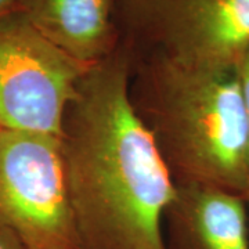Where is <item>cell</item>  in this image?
<instances>
[{"mask_svg":"<svg viewBox=\"0 0 249 249\" xmlns=\"http://www.w3.org/2000/svg\"><path fill=\"white\" fill-rule=\"evenodd\" d=\"M0 249H28L18 237L4 227H0Z\"/></svg>","mask_w":249,"mask_h":249,"instance_id":"cell-9","label":"cell"},{"mask_svg":"<svg viewBox=\"0 0 249 249\" xmlns=\"http://www.w3.org/2000/svg\"><path fill=\"white\" fill-rule=\"evenodd\" d=\"M237 76L240 80L241 93H242V100H244V107H245V114H247V124H248V140H249V47L244 55L241 57L240 62L235 67Z\"/></svg>","mask_w":249,"mask_h":249,"instance_id":"cell-8","label":"cell"},{"mask_svg":"<svg viewBox=\"0 0 249 249\" xmlns=\"http://www.w3.org/2000/svg\"><path fill=\"white\" fill-rule=\"evenodd\" d=\"M118 0H21L18 14L61 52L94 65L121 43Z\"/></svg>","mask_w":249,"mask_h":249,"instance_id":"cell-7","label":"cell"},{"mask_svg":"<svg viewBox=\"0 0 249 249\" xmlns=\"http://www.w3.org/2000/svg\"><path fill=\"white\" fill-rule=\"evenodd\" d=\"M91 65L50 43L21 14L0 21V129L60 137L67 108Z\"/></svg>","mask_w":249,"mask_h":249,"instance_id":"cell-5","label":"cell"},{"mask_svg":"<svg viewBox=\"0 0 249 249\" xmlns=\"http://www.w3.org/2000/svg\"><path fill=\"white\" fill-rule=\"evenodd\" d=\"M121 40L134 57L235 70L249 47V0H118Z\"/></svg>","mask_w":249,"mask_h":249,"instance_id":"cell-3","label":"cell"},{"mask_svg":"<svg viewBox=\"0 0 249 249\" xmlns=\"http://www.w3.org/2000/svg\"><path fill=\"white\" fill-rule=\"evenodd\" d=\"M0 227L28 249H80L58 137L0 129Z\"/></svg>","mask_w":249,"mask_h":249,"instance_id":"cell-4","label":"cell"},{"mask_svg":"<svg viewBox=\"0 0 249 249\" xmlns=\"http://www.w3.org/2000/svg\"><path fill=\"white\" fill-rule=\"evenodd\" d=\"M129 97L176 184L249 190L247 114L237 71L134 57Z\"/></svg>","mask_w":249,"mask_h":249,"instance_id":"cell-2","label":"cell"},{"mask_svg":"<svg viewBox=\"0 0 249 249\" xmlns=\"http://www.w3.org/2000/svg\"><path fill=\"white\" fill-rule=\"evenodd\" d=\"M245 199H247V205H248V214H249V190H248V193H247V196H245Z\"/></svg>","mask_w":249,"mask_h":249,"instance_id":"cell-11","label":"cell"},{"mask_svg":"<svg viewBox=\"0 0 249 249\" xmlns=\"http://www.w3.org/2000/svg\"><path fill=\"white\" fill-rule=\"evenodd\" d=\"M166 249H249L245 196L206 184H176L163 214Z\"/></svg>","mask_w":249,"mask_h":249,"instance_id":"cell-6","label":"cell"},{"mask_svg":"<svg viewBox=\"0 0 249 249\" xmlns=\"http://www.w3.org/2000/svg\"><path fill=\"white\" fill-rule=\"evenodd\" d=\"M134 55L121 40L82 76L62 121V160L80 249H166L176 183L129 97Z\"/></svg>","mask_w":249,"mask_h":249,"instance_id":"cell-1","label":"cell"},{"mask_svg":"<svg viewBox=\"0 0 249 249\" xmlns=\"http://www.w3.org/2000/svg\"><path fill=\"white\" fill-rule=\"evenodd\" d=\"M21 0H0V21L17 13Z\"/></svg>","mask_w":249,"mask_h":249,"instance_id":"cell-10","label":"cell"}]
</instances>
